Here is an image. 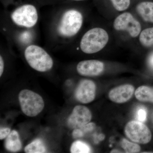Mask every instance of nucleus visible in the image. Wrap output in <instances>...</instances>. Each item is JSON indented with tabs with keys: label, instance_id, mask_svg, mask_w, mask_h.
I'll return each mask as SVG.
<instances>
[{
	"label": "nucleus",
	"instance_id": "nucleus-1",
	"mask_svg": "<svg viewBox=\"0 0 153 153\" xmlns=\"http://www.w3.org/2000/svg\"><path fill=\"white\" fill-rule=\"evenodd\" d=\"M108 39V34L104 29L92 28L82 36L80 43V49L86 54L97 53L105 47Z\"/></svg>",
	"mask_w": 153,
	"mask_h": 153
},
{
	"label": "nucleus",
	"instance_id": "nucleus-2",
	"mask_svg": "<svg viewBox=\"0 0 153 153\" xmlns=\"http://www.w3.org/2000/svg\"><path fill=\"white\" fill-rule=\"evenodd\" d=\"M25 56L29 65L36 71L46 72L50 70L53 66L52 57L39 46H29L25 49Z\"/></svg>",
	"mask_w": 153,
	"mask_h": 153
},
{
	"label": "nucleus",
	"instance_id": "nucleus-3",
	"mask_svg": "<svg viewBox=\"0 0 153 153\" xmlns=\"http://www.w3.org/2000/svg\"><path fill=\"white\" fill-rule=\"evenodd\" d=\"M19 99L22 112L28 117H36L44 109L45 104L43 98L32 91H21L19 94Z\"/></svg>",
	"mask_w": 153,
	"mask_h": 153
},
{
	"label": "nucleus",
	"instance_id": "nucleus-4",
	"mask_svg": "<svg viewBox=\"0 0 153 153\" xmlns=\"http://www.w3.org/2000/svg\"><path fill=\"white\" fill-rule=\"evenodd\" d=\"M82 22L83 17L79 11L74 10L66 11L60 20L58 32L64 37H72L80 30Z\"/></svg>",
	"mask_w": 153,
	"mask_h": 153
},
{
	"label": "nucleus",
	"instance_id": "nucleus-5",
	"mask_svg": "<svg viewBox=\"0 0 153 153\" xmlns=\"http://www.w3.org/2000/svg\"><path fill=\"white\" fill-rule=\"evenodd\" d=\"M13 22L19 26L32 27L38 22V14L36 8L30 4L19 7L11 15Z\"/></svg>",
	"mask_w": 153,
	"mask_h": 153
},
{
	"label": "nucleus",
	"instance_id": "nucleus-6",
	"mask_svg": "<svg viewBox=\"0 0 153 153\" xmlns=\"http://www.w3.org/2000/svg\"><path fill=\"white\" fill-rule=\"evenodd\" d=\"M126 136L135 143L145 144L150 141L152 133L149 128L139 121H131L125 128Z\"/></svg>",
	"mask_w": 153,
	"mask_h": 153
},
{
	"label": "nucleus",
	"instance_id": "nucleus-7",
	"mask_svg": "<svg viewBox=\"0 0 153 153\" xmlns=\"http://www.w3.org/2000/svg\"><path fill=\"white\" fill-rule=\"evenodd\" d=\"M115 30L125 31L132 38H136L141 32V25L131 13H123L118 16L113 23Z\"/></svg>",
	"mask_w": 153,
	"mask_h": 153
},
{
	"label": "nucleus",
	"instance_id": "nucleus-8",
	"mask_svg": "<svg viewBox=\"0 0 153 153\" xmlns=\"http://www.w3.org/2000/svg\"><path fill=\"white\" fill-rule=\"evenodd\" d=\"M92 117L90 111L86 107L76 105L68 118L67 124L70 128H79L89 123Z\"/></svg>",
	"mask_w": 153,
	"mask_h": 153
},
{
	"label": "nucleus",
	"instance_id": "nucleus-9",
	"mask_svg": "<svg viewBox=\"0 0 153 153\" xmlns=\"http://www.w3.org/2000/svg\"><path fill=\"white\" fill-rule=\"evenodd\" d=\"M96 86L94 82L89 79H84L79 83L76 91L75 97L82 103H88L95 98Z\"/></svg>",
	"mask_w": 153,
	"mask_h": 153
},
{
	"label": "nucleus",
	"instance_id": "nucleus-10",
	"mask_svg": "<svg viewBox=\"0 0 153 153\" xmlns=\"http://www.w3.org/2000/svg\"><path fill=\"white\" fill-rule=\"evenodd\" d=\"M104 69L103 63L99 60H83L77 64L76 70L80 75L84 76H96L102 73Z\"/></svg>",
	"mask_w": 153,
	"mask_h": 153
},
{
	"label": "nucleus",
	"instance_id": "nucleus-11",
	"mask_svg": "<svg viewBox=\"0 0 153 153\" xmlns=\"http://www.w3.org/2000/svg\"><path fill=\"white\" fill-rule=\"evenodd\" d=\"M133 86L126 84L114 88L110 91L108 96L111 100L117 103H124L129 100L133 94Z\"/></svg>",
	"mask_w": 153,
	"mask_h": 153
},
{
	"label": "nucleus",
	"instance_id": "nucleus-12",
	"mask_svg": "<svg viewBox=\"0 0 153 153\" xmlns=\"http://www.w3.org/2000/svg\"><path fill=\"white\" fill-rule=\"evenodd\" d=\"M137 13L146 22L153 23V2L143 1L136 7Z\"/></svg>",
	"mask_w": 153,
	"mask_h": 153
},
{
	"label": "nucleus",
	"instance_id": "nucleus-13",
	"mask_svg": "<svg viewBox=\"0 0 153 153\" xmlns=\"http://www.w3.org/2000/svg\"><path fill=\"white\" fill-rule=\"evenodd\" d=\"M5 147L8 151L12 152H16L21 150L22 143L19 134L16 131H12L7 137L5 143Z\"/></svg>",
	"mask_w": 153,
	"mask_h": 153
},
{
	"label": "nucleus",
	"instance_id": "nucleus-14",
	"mask_svg": "<svg viewBox=\"0 0 153 153\" xmlns=\"http://www.w3.org/2000/svg\"><path fill=\"white\" fill-rule=\"evenodd\" d=\"M135 95L140 101L153 102V88L145 85L140 86L136 90Z\"/></svg>",
	"mask_w": 153,
	"mask_h": 153
},
{
	"label": "nucleus",
	"instance_id": "nucleus-15",
	"mask_svg": "<svg viewBox=\"0 0 153 153\" xmlns=\"http://www.w3.org/2000/svg\"><path fill=\"white\" fill-rule=\"evenodd\" d=\"M25 151L27 153H43L47 152V149L43 141L36 139L27 145Z\"/></svg>",
	"mask_w": 153,
	"mask_h": 153
},
{
	"label": "nucleus",
	"instance_id": "nucleus-16",
	"mask_svg": "<svg viewBox=\"0 0 153 153\" xmlns=\"http://www.w3.org/2000/svg\"><path fill=\"white\" fill-rule=\"evenodd\" d=\"M140 43L143 47H151L153 46V27L145 29L139 35Z\"/></svg>",
	"mask_w": 153,
	"mask_h": 153
},
{
	"label": "nucleus",
	"instance_id": "nucleus-17",
	"mask_svg": "<svg viewBox=\"0 0 153 153\" xmlns=\"http://www.w3.org/2000/svg\"><path fill=\"white\" fill-rule=\"evenodd\" d=\"M70 152L71 153H88L91 152V149L85 143L78 140L72 144Z\"/></svg>",
	"mask_w": 153,
	"mask_h": 153
},
{
	"label": "nucleus",
	"instance_id": "nucleus-18",
	"mask_svg": "<svg viewBox=\"0 0 153 153\" xmlns=\"http://www.w3.org/2000/svg\"><path fill=\"white\" fill-rule=\"evenodd\" d=\"M121 146L126 153H138L140 150L139 145L135 143L131 142L126 139H123L121 141Z\"/></svg>",
	"mask_w": 153,
	"mask_h": 153
},
{
	"label": "nucleus",
	"instance_id": "nucleus-19",
	"mask_svg": "<svg viewBox=\"0 0 153 153\" xmlns=\"http://www.w3.org/2000/svg\"><path fill=\"white\" fill-rule=\"evenodd\" d=\"M116 10L123 11L128 9L130 5L131 0H110Z\"/></svg>",
	"mask_w": 153,
	"mask_h": 153
},
{
	"label": "nucleus",
	"instance_id": "nucleus-20",
	"mask_svg": "<svg viewBox=\"0 0 153 153\" xmlns=\"http://www.w3.org/2000/svg\"><path fill=\"white\" fill-rule=\"evenodd\" d=\"M147 110L144 107H140L137 110L136 114V118L139 121L141 122H144L146 120Z\"/></svg>",
	"mask_w": 153,
	"mask_h": 153
},
{
	"label": "nucleus",
	"instance_id": "nucleus-21",
	"mask_svg": "<svg viewBox=\"0 0 153 153\" xmlns=\"http://www.w3.org/2000/svg\"><path fill=\"white\" fill-rule=\"evenodd\" d=\"M96 127V125L93 123H89L86 124L85 125L82 126L81 127L79 128V129L82 131L83 134L88 133L91 132L93 131L94 130Z\"/></svg>",
	"mask_w": 153,
	"mask_h": 153
},
{
	"label": "nucleus",
	"instance_id": "nucleus-22",
	"mask_svg": "<svg viewBox=\"0 0 153 153\" xmlns=\"http://www.w3.org/2000/svg\"><path fill=\"white\" fill-rule=\"evenodd\" d=\"M10 128H1L0 130V140H2L5 138L10 134L11 132Z\"/></svg>",
	"mask_w": 153,
	"mask_h": 153
},
{
	"label": "nucleus",
	"instance_id": "nucleus-23",
	"mask_svg": "<svg viewBox=\"0 0 153 153\" xmlns=\"http://www.w3.org/2000/svg\"><path fill=\"white\" fill-rule=\"evenodd\" d=\"M4 60L2 56H1L0 57V76H2L4 72Z\"/></svg>",
	"mask_w": 153,
	"mask_h": 153
},
{
	"label": "nucleus",
	"instance_id": "nucleus-24",
	"mask_svg": "<svg viewBox=\"0 0 153 153\" xmlns=\"http://www.w3.org/2000/svg\"><path fill=\"white\" fill-rule=\"evenodd\" d=\"M149 64L150 67L153 69V53L149 57Z\"/></svg>",
	"mask_w": 153,
	"mask_h": 153
},
{
	"label": "nucleus",
	"instance_id": "nucleus-25",
	"mask_svg": "<svg viewBox=\"0 0 153 153\" xmlns=\"http://www.w3.org/2000/svg\"><path fill=\"white\" fill-rule=\"evenodd\" d=\"M121 152H119V151L116 150H113L111 152V153H120Z\"/></svg>",
	"mask_w": 153,
	"mask_h": 153
},
{
	"label": "nucleus",
	"instance_id": "nucleus-26",
	"mask_svg": "<svg viewBox=\"0 0 153 153\" xmlns=\"http://www.w3.org/2000/svg\"><path fill=\"white\" fill-rule=\"evenodd\" d=\"M74 1H84V0H74Z\"/></svg>",
	"mask_w": 153,
	"mask_h": 153
}]
</instances>
